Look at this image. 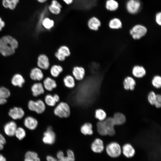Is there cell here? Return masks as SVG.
I'll return each mask as SVG.
<instances>
[{"instance_id":"50","label":"cell","mask_w":161,"mask_h":161,"mask_svg":"<svg viewBox=\"0 0 161 161\" xmlns=\"http://www.w3.org/2000/svg\"><path fill=\"white\" fill-rule=\"evenodd\" d=\"M62 1L66 4L70 5L73 3L74 0H62Z\"/></svg>"},{"instance_id":"2","label":"cell","mask_w":161,"mask_h":161,"mask_svg":"<svg viewBox=\"0 0 161 161\" xmlns=\"http://www.w3.org/2000/svg\"><path fill=\"white\" fill-rule=\"evenodd\" d=\"M53 113L55 115L60 118H67L71 114L70 108L67 103L61 102L56 106Z\"/></svg>"},{"instance_id":"41","label":"cell","mask_w":161,"mask_h":161,"mask_svg":"<svg viewBox=\"0 0 161 161\" xmlns=\"http://www.w3.org/2000/svg\"><path fill=\"white\" fill-rule=\"evenodd\" d=\"M19 0H8V8L11 10H14L16 7Z\"/></svg>"},{"instance_id":"38","label":"cell","mask_w":161,"mask_h":161,"mask_svg":"<svg viewBox=\"0 0 161 161\" xmlns=\"http://www.w3.org/2000/svg\"><path fill=\"white\" fill-rule=\"evenodd\" d=\"M152 85L155 88H160L161 86V77L159 75L154 76L151 81Z\"/></svg>"},{"instance_id":"23","label":"cell","mask_w":161,"mask_h":161,"mask_svg":"<svg viewBox=\"0 0 161 161\" xmlns=\"http://www.w3.org/2000/svg\"><path fill=\"white\" fill-rule=\"evenodd\" d=\"M105 6L107 10L110 12H113L118 9L119 4L116 0H106Z\"/></svg>"},{"instance_id":"53","label":"cell","mask_w":161,"mask_h":161,"mask_svg":"<svg viewBox=\"0 0 161 161\" xmlns=\"http://www.w3.org/2000/svg\"><path fill=\"white\" fill-rule=\"evenodd\" d=\"M4 148V145L0 141V150H3Z\"/></svg>"},{"instance_id":"8","label":"cell","mask_w":161,"mask_h":161,"mask_svg":"<svg viewBox=\"0 0 161 161\" xmlns=\"http://www.w3.org/2000/svg\"><path fill=\"white\" fill-rule=\"evenodd\" d=\"M71 52L69 47L66 45L60 46L55 52V55L56 58L60 61H65L67 57L69 56Z\"/></svg>"},{"instance_id":"14","label":"cell","mask_w":161,"mask_h":161,"mask_svg":"<svg viewBox=\"0 0 161 161\" xmlns=\"http://www.w3.org/2000/svg\"><path fill=\"white\" fill-rule=\"evenodd\" d=\"M37 64L40 69L44 70L48 69L50 65L49 58L44 54H41L38 56Z\"/></svg>"},{"instance_id":"40","label":"cell","mask_w":161,"mask_h":161,"mask_svg":"<svg viewBox=\"0 0 161 161\" xmlns=\"http://www.w3.org/2000/svg\"><path fill=\"white\" fill-rule=\"evenodd\" d=\"M156 98V95L153 91L150 92L148 97V100L151 104L154 105Z\"/></svg>"},{"instance_id":"3","label":"cell","mask_w":161,"mask_h":161,"mask_svg":"<svg viewBox=\"0 0 161 161\" xmlns=\"http://www.w3.org/2000/svg\"><path fill=\"white\" fill-rule=\"evenodd\" d=\"M147 31V27L144 25L141 24H137L130 29L129 33L134 39L137 40L145 36Z\"/></svg>"},{"instance_id":"26","label":"cell","mask_w":161,"mask_h":161,"mask_svg":"<svg viewBox=\"0 0 161 161\" xmlns=\"http://www.w3.org/2000/svg\"><path fill=\"white\" fill-rule=\"evenodd\" d=\"M93 126L90 123L86 122L80 127V131L81 133L85 135H91L93 134Z\"/></svg>"},{"instance_id":"17","label":"cell","mask_w":161,"mask_h":161,"mask_svg":"<svg viewBox=\"0 0 161 161\" xmlns=\"http://www.w3.org/2000/svg\"><path fill=\"white\" fill-rule=\"evenodd\" d=\"M72 75L74 78L76 80H82L85 74V69L82 66H76L73 67L72 71Z\"/></svg>"},{"instance_id":"45","label":"cell","mask_w":161,"mask_h":161,"mask_svg":"<svg viewBox=\"0 0 161 161\" xmlns=\"http://www.w3.org/2000/svg\"><path fill=\"white\" fill-rule=\"evenodd\" d=\"M2 5L6 8H8V0H2Z\"/></svg>"},{"instance_id":"30","label":"cell","mask_w":161,"mask_h":161,"mask_svg":"<svg viewBox=\"0 0 161 161\" xmlns=\"http://www.w3.org/2000/svg\"><path fill=\"white\" fill-rule=\"evenodd\" d=\"M41 24L44 29L47 30H50L54 27L55 23L53 19L46 17L42 20Z\"/></svg>"},{"instance_id":"36","label":"cell","mask_w":161,"mask_h":161,"mask_svg":"<svg viewBox=\"0 0 161 161\" xmlns=\"http://www.w3.org/2000/svg\"><path fill=\"white\" fill-rule=\"evenodd\" d=\"M26 133L25 130L21 127H17L15 132V135L19 140H21L26 137Z\"/></svg>"},{"instance_id":"31","label":"cell","mask_w":161,"mask_h":161,"mask_svg":"<svg viewBox=\"0 0 161 161\" xmlns=\"http://www.w3.org/2000/svg\"><path fill=\"white\" fill-rule=\"evenodd\" d=\"M24 161H40L37 154L33 151H28L24 155Z\"/></svg>"},{"instance_id":"35","label":"cell","mask_w":161,"mask_h":161,"mask_svg":"<svg viewBox=\"0 0 161 161\" xmlns=\"http://www.w3.org/2000/svg\"><path fill=\"white\" fill-rule=\"evenodd\" d=\"M95 116L99 121H103L106 118V114L104 110L99 109L95 111Z\"/></svg>"},{"instance_id":"28","label":"cell","mask_w":161,"mask_h":161,"mask_svg":"<svg viewBox=\"0 0 161 161\" xmlns=\"http://www.w3.org/2000/svg\"><path fill=\"white\" fill-rule=\"evenodd\" d=\"M25 83V80L21 75L16 74L13 77L11 80L12 84L15 86L21 87Z\"/></svg>"},{"instance_id":"44","label":"cell","mask_w":161,"mask_h":161,"mask_svg":"<svg viewBox=\"0 0 161 161\" xmlns=\"http://www.w3.org/2000/svg\"><path fill=\"white\" fill-rule=\"evenodd\" d=\"M0 141L4 145L6 143V141L5 138L4 136L1 133H0Z\"/></svg>"},{"instance_id":"10","label":"cell","mask_w":161,"mask_h":161,"mask_svg":"<svg viewBox=\"0 0 161 161\" xmlns=\"http://www.w3.org/2000/svg\"><path fill=\"white\" fill-rule=\"evenodd\" d=\"M62 8V5L57 0H52L48 10L51 14L58 15L61 13Z\"/></svg>"},{"instance_id":"27","label":"cell","mask_w":161,"mask_h":161,"mask_svg":"<svg viewBox=\"0 0 161 161\" xmlns=\"http://www.w3.org/2000/svg\"><path fill=\"white\" fill-rule=\"evenodd\" d=\"M123 152L124 155L127 158L132 157L135 154V150L131 145L126 143L123 147Z\"/></svg>"},{"instance_id":"32","label":"cell","mask_w":161,"mask_h":161,"mask_svg":"<svg viewBox=\"0 0 161 161\" xmlns=\"http://www.w3.org/2000/svg\"><path fill=\"white\" fill-rule=\"evenodd\" d=\"M115 125H120L123 124L126 122V118L125 115L120 112L115 113L113 117Z\"/></svg>"},{"instance_id":"16","label":"cell","mask_w":161,"mask_h":161,"mask_svg":"<svg viewBox=\"0 0 161 161\" xmlns=\"http://www.w3.org/2000/svg\"><path fill=\"white\" fill-rule=\"evenodd\" d=\"M67 155L64 156L62 151H59L57 154L58 161H75L74 154L72 150H68L67 151Z\"/></svg>"},{"instance_id":"51","label":"cell","mask_w":161,"mask_h":161,"mask_svg":"<svg viewBox=\"0 0 161 161\" xmlns=\"http://www.w3.org/2000/svg\"><path fill=\"white\" fill-rule=\"evenodd\" d=\"M0 161H7L5 157L1 154H0Z\"/></svg>"},{"instance_id":"20","label":"cell","mask_w":161,"mask_h":161,"mask_svg":"<svg viewBox=\"0 0 161 161\" xmlns=\"http://www.w3.org/2000/svg\"><path fill=\"white\" fill-rule=\"evenodd\" d=\"M132 73L133 76L137 78L144 77L146 74V71L142 66L135 65L133 66L132 70Z\"/></svg>"},{"instance_id":"22","label":"cell","mask_w":161,"mask_h":161,"mask_svg":"<svg viewBox=\"0 0 161 161\" xmlns=\"http://www.w3.org/2000/svg\"><path fill=\"white\" fill-rule=\"evenodd\" d=\"M123 83L124 88L125 89L133 90L135 88L136 82L132 77L128 76L125 78Z\"/></svg>"},{"instance_id":"46","label":"cell","mask_w":161,"mask_h":161,"mask_svg":"<svg viewBox=\"0 0 161 161\" xmlns=\"http://www.w3.org/2000/svg\"><path fill=\"white\" fill-rule=\"evenodd\" d=\"M47 161H58L57 159L50 156H48L46 157Z\"/></svg>"},{"instance_id":"24","label":"cell","mask_w":161,"mask_h":161,"mask_svg":"<svg viewBox=\"0 0 161 161\" xmlns=\"http://www.w3.org/2000/svg\"><path fill=\"white\" fill-rule=\"evenodd\" d=\"M108 26L111 29L118 30L122 28L123 23L120 19L117 17H114L109 21Z\"/></svg>"},{"instance_id":"39","label":"cell","mask_w":161,"mask_h":161,"mask_svg":"<svg viewBox=\"0 0 161 161\" xmlns=\"http://www.w3.org/2000/svg\"><path fill=\"white\" fill-rule=\"evenodd\" d=\"M10 95V92L8 89L4 87H0V96L7 99Z\"/></svg>"},{"instance_id":"52","label":"cell","mask_w":161,"mask_h":161,"mask_svg":"<svg viewBox=\"0 0 161 161\" xmlns=\"http://www.w3.org/2000/svg\"><path fill=\"white\" fill-rule=\"evenodd\" d=\"M37 1L41 3H44L46 2L48 0H37Z\"/></svg>"},{"instance_id":"4","label":"cell","mask_w":161,"mask_h":161,"mask_svg":"<svg viewBox=\"0 0 161 161\" xmlns=\"http://www.w3.org/2000/svg\"><path fill=\"white\" fill-rule=\"evenodd\" d=\"M27 106L29 110L38 114L43 113L46 109V104L41 99H38L36 101L30 100L28 102Z\"/></svg>"},{"instance_id":"48","label":"cell","mask_w":161,"mask_h":161,"mask_svg":"<svg viewBox=\"0 0 161 161\" xmlns=\"http://www.w3.org/2000/svg\"><path fill=\"white\" fill-rule=\"evenodd\" d=\"M7 102V100L0 96V105H4Z\"/></svg>"},{"instance_id":"9","label":"cell","mask_w":161,"mask_h":161,"mask_svg":"<svg viewBox=\"0 0 161 161\" xmlns=\"http://www.w3.org/2000/svg\"><path fill=\"white\" fill-rule=\"evenodd\" d=\"M8 114L13 120H17L21 119L24 117L25 112L22 108L15 106L10 109Z\"/></svg>"},{"instance_id":"21","label":"cell","mask_w":161,"mask_h":161,"mask_svg":"<svg viewBox=\"0 0 161 161\" xmlns=\"http://www.w3.org/2000/svg\"><path fill=\"white\" fill-rule=\"evenodd\" d=\"M43 85L44 89L49 91H52L57 86L56 81L50 77H47L44 80Z\"/></svg>"},{"instance_id":"42","label":"cell","mask_w":161,"mask_h":161,"mask_svg":"<svg viewBox=\"0 0 161 161\" xmlns=\"http://www.w3.org/2000/svg\"><path fill=\"white\" fill-rule=\"evenodd\" d=\"M155 21L158 25H161V12L159 11L157 12L155 15Z\"/></svg>"},{"instance_id":"1","label":"cell","mask_w":161,"mask_h":161,"mask_svg":"<svg viewBox=\"0 0 161 161\" xmlns=\"http://www.w3.org/2000/svg\"><path fill=\"white\" fill-rule=\"evenodd\" d=\"M18 46L17 40L10 36H4L0 38V53L4 56L14 54Z\"/></svg>"},{"instance_id":"11","label":"cell","mask_w":161,"mask_h":161,"mask_svg":"<svg viewBox=\"0 0 161 161\" xmlns=\"http://www.w3.org/2000/svg\"><path fill=\"white\" fill-rule=\"evenodd\" d=\"M17 127V124L15 121H10L4 125V132L8 136L10 137L14 136Z\"/></svg>"},{"instance_id":"6","label":"cell","mask_w":161,"mask_h":161,"mask_svg":"<svg viewBox=\"0 0 161 161\" xmlns=\"http://www.w3.org/2000/svg\"><path fill=\"white\" fill-rule=\"evenodd\" d=\"M43 135L42 140L44 144L52 145L55 143L56 135L51 126H49L47 127Z\"/></svg>"},{"instance_id":"43","label":"cell","mask_w":161,"mask_h":161,"mask_svg":"<svg viewBox=\"0 0 161 161\" xmlns=\"http://www.w3.org/2000/svg\"><path fill=\"white\" fill-rule=\"evenodd\" d=\"M154 105L156 107L159 108L161 106V96L159 94L156 95V98Z\"/></svg>"},{"instance_id":"47","label":"cell","mask_w":161,"mask_h":161,"mask_svg":"<svg viewBox=\"0 0 161 161\" xmlns=\"http://www.w3.org/2000/svg\"><path fill=\"white\" fill-rule=\"evenodd\" d=\"M53 98L56 102L58 103L60 100V97L57 94H55L53 95Z\"/></svg>"},{"instance_id":"18","label":"cell","mask_w":161,"mask_h":161,"mask_svg":"<svg viewBox=\"0 0 161 161\" xmlns=\"http://www.w3.org/2000/svg\"><path fill=\"white\" fill-rule=\"evenodd\" d=\"M91 148L94 152L100 153L102 152L104 149L103 141L100 139H95L92 143Z\"/></svg>"},{"instance_id":"7","label":"cell","mask_w":161,"mask_h":161,"mask_svg":"<svg viewBox=\"0 0 161 161\" xmlns=\"http://www.w3.org/2000/svg\"><path fill=\"white\" fill-rule=\"evenodd\" d=\"M141 5L139 0H128L126 4V9L130 14L135 15L140 11Z\"/></svg>"},{"instance_id":"29","label":"cell","mask_w":161,"mask_h":161,"mask_svg":"<svg viewBox=\"0 0 161 161\" xmlns=\"http://www.w3.org/2000/svg\"><path fill=\"white\" fill-rule=\"evenodd\" d=\"M63 82L65 86L69 89H72L75 86V78L70 75H67L64 78Z\"/></svg>"},{"instance_id":"19","label":"cell","mask_w":161,"mask_h":161,"mask_svg":"<svg viewBox=\"0 0 161 161\" xmlns=\"http://www.w3.org/2000/svg\"><path fill=\"white\" fill-rule=\"evenodd\" d=\"M31 90L34 97H37L45 92L43 84L40 82L34 83L31 86Z\"/></svg>"},{"instance_id":"37","label":"cell","mask_w":161,"mask_h":161,"mask_svg":"<svg viewBox=\"0 0 161 161\" xmlns=\"http://www.w3.org/2000/svg\"><path fill=\"white\" fill-rule=\"evenodd\" d=\"M44 103L48 106L54 107L55 106L56 103L55 100L53 95L50 94L47 95L44 97Z\"/></svg>"},{"instance_id":"13","label":"cell","mask_w":161,"mask_h":161,"mask_svg":"<svg viewBox=\"0 0 161 161\" xmlns=\"http://www.w3.org/2000/svg\"><path fill=\"white\" fill-rule=\"evenodd\" d=\"M24 124L27 129L30 130H33L37 128L38 125V121L35 117L28 116L24 119Z\"/></svg>"},{"instance_id":"15","label":"cell","mask_w":161,"mask_h":161,"mask_svg":"<svg viewBox=\"0 0 161 161\" xmlns=\"http://www.w3.org/2000/svg\"><path fill=\"white\" fill-rule=\"evenodd\" d=\"M107 134L110 136L114 135L115 133L114 127L115 124L113 117L106 118L103 120Z\"/></svg>"},{"instance_id":"34","label":"cell","mask_w":161,"mask_h":161,"mask_svg":"<svg viewBox=\"0 0 161 161\" xmlns=\"http://www.w3.org/2000/svg\"><path fill=\"white\" fill-rule=\"evenodd\" d=\"M97 132L100 135L104 136L108 135L103 121L97 122Z\"/></svg>"},{"instance_id":"25","label":"cell","mask_w":161,"mask_h":161,"mask_svg":"<svg viewBox=\"0 0 161 161\" xmlns=\"http://www.w3.org/2000/svg\"><path fill=\"white\" fill-rule=\"evenodd\" d=\"M30 77L33 80L40 81L42 80L44 77V74L40 68L35 67L31 70Z\"/></svg>"},{"instance_id":"33","label":"cell","mask_w":161,"mask_h":161,"mask_svg":"<svg viewBox=\"0 0 161 161\" xmlns=\"http://www.w3.org/2000/svg\"><path fill=\"white\" fill-rule=\"evenodd\" d=\"M63 70L62 66L58 65H52L50 69V72L51 76L54 78L58 77Z\"/></svg>"},{"instance_id":"49","label":"cell","mask_w":161,"mask_h":161,"mask_svg":"<svg viewBox=\"0 0 161 161\" xmlns=\"http://www.w3.org/2000/svg\"><path fill=\"white\" fill-rule=\"evenodd\" d=\"M5 22L0 17V31L2 30V28L5 26Z\"/></svg>"},{"instance_id":"12","label":"cell","mask_w":161,"mask_h":161,"mask_svg":"<svg viewBox=\"0 0 161 161\" xmlns=\"http://www.w3.org/2000/svg\"><path fill=\"white\" fill-rule=\"evenodd\" d=\"M87 25L89 28L91 30L97 31L101 25V22L97 17L93 16L88 20Z\"/></svg>"},{"instance_id":"5","label":"cell","mask_w":161,"mask_h":161,"mask_svg":"<svg viewBox=\"0 0 161 161\" xmlns=\"http://www.w3.org/2000/svg\"><path fill=\"white\" fill-rule=\"evenodd\" d=\"M107 154L113 158L119 156L121 153V149L120 145L117 142H112L108 144L106 148Z\"/></svg>"}]
</instances>
